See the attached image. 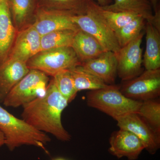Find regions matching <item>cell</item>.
<instances>
[{"mask_svg":"<svg viewBox=\"0 0 160 160\" xmlns=\"http://www.w3.org/2000/svg\"><path fill=\"white\" fill-rule=\"evenodd\" d=\"M69 103L58 90L52 79L44 96L23 106L22 118L39 131L67 142L71 140V136L63 127L62 114Z\"/></svg>","mask_w":160,"mask_h":160,"instance_id":"cell-1","label":"cell"},{"mask_svg":"<svg viewBox=\"0 0 160 160\" xmlns=\"http://www.w3.org/2000/svg\"><path fill=\"white\" fill-rule=\"evenodd\" d=\"M0 131L5 145L10 151L23 146H33L46 151L45 146L51 141L45 132L36 129L23 119L18 118L0 105Z\"/></svg>","mask_w":160,"mask_h":160,"instance_id":"cell-2","label":"cell"},{"mask_svg":"<svg viewBox=\"0 0 160 160\" xmlns=\"http://www.w3.org/2000/svg\"><path fill=\"white\" fill-rule=\"evenodd\" d=\"M87 105L97 109L116 120L132 113H137L142 102L125 96L120 86L107 85L97 90H91L86 96Z\"/></svg>","mask_w":160,"mask_h":160,"instance_id":"cell-3","label":"cell"},{"mask_svg":"<svg viewBox=\"0 0 160 160\" xmlns=\"http://www.w3.org/2000/svg\"><path fill=\"white\" fill-rule=\"evenodd\" d=\"M49 78L45 73L30 69L29 72L9 91L2 103L6 107L17 108L42 97L46 94Z\"/></svg>","mask_w":160,"mask_h":160,"instance_id":"cell-4","label":"cell"},{"mask_svg":"<svg viewBox=\"0 0 160 160\" xmlns=\"http://www.w3.org/2000/svg\"><path fill=\"white\" fill-rule=\"evenodd\" d=\"M30 69H36L48 76L80 66L81 62L71 47H64L41 51L26 63Z\"/></svg>","mask_w":160,"mask_h":160,"instance_id":"cell-5","label":"cell"},{"mask_svg":"<svg viewBox=\"0 0 160 160\" xmlns=\"http://www.w3.org/2000/svg\"><path fill=\"white\" fill-rule=\"evenodd\" d=\"M94 3L92 0L86 14L72 16V21L79 29L96 39L106 51L117 54L121 48L115 32L97 11Z\"/></svg>","mask_w":160,"mask_h":160,"instance_id":"cell-6","label":"cell"},{"mask_svg":"<svg viewBox=\"0 0 160 160\" xmlns=\"http://www.w3.org/2000/svg\"><path fill=\"white\" fill-rule=\"evenodd\" d=\"M120 90L126 97L135 101L157 98L160 95V69L146 70L137 77L124 82Z\"/></svg>","mask_w":160,"mask_h":160,"instance_id":"cell-7","label":"cell"},{"mask_svg":"<svg viewBox=\"0 0 160 160\" xmlns=\"http://www.w3.org/2000/svg\"><path fill=\"white\" fill-rule=\"evenodd\" d=\"M144 36L142 32L137 37L121 48L116 54L118 76L123 82L137 77L142 71V50L141 44Z\"/></svg>","mask_w":160,"mask_h":160,"instance_id":"cell-8","label":"cell"},{"mask_svg":"<svg viewBox=\"0 0 160 160\" xmlns=\"http://www.w3.org/2000/svg\"><path fill=\"white\" fill-rule=\"evenodd\" d=\"M116 121L120 129L131 132L136 136L150 154H155L159 149L160 137L137 113L126 115Z\"/></svg>","mask_w":160,"mask_h":160,"instance_id":"cell-9","label":"cell"},{"mask_svg":"<svg viewBox=\"0 0 160 160\" xmlns=\"http://www.w3.org/2000/svg\"><path fill=\"white\" fill-rule=\"evenodd\" d=\"M72 16L38 7L32 25L41 36L58 30L69 29L78 31L80 29L72 21Z\"/></svg>","mask_w":160,"mask_h":160,"instance_id":"cell-10","label":"cell"},{"mask_svg":"<svg viewBox=\"0 0 160 160\" xmlns=\"http://www.w3.org/2000/svg\"><path fill=\"white\" fill-rule=\"evenodd\" d=\"M109 152L118 158L138 159L145 149L142 142L131 132L120 129L112 134L109 140Z\"/></svg>","mask_w":160,"mask_h":160,"instance_id":"cell-11","label":"cell"},{"mask_svg":"<svg viewBox=\"0 0 160 160\" xmlns=\"http://www.w3.org/2000/svg\"><path fill=\"white\" fill-rule=\"evenodd\" d=\"M41 38L32 25L18 31L8 58L27 63L41 51Z\"/></svg>","mask_w":160,"mask_h":160,"instance_id":"cell-12","label":"cell"},{"mask_svg":"<svg viewBox=\"0 0 160 160\" xmlns=\"http://www.w3.org/2000/svg\"><path fill=\"white\" fill-rule=\"evenodd\" d=\"M80 66L107 85H113L116 79L117 57L112 52L105 51L98 57L84 62Z\"/></svg>","mask_w":160,"mask_h":160,"instance_id":"cell-13","label":"cell"},{"mask_svg":"<svg viewBox=\"0 0 160 160\" xmlns=\"http://www.w3.org/2000/svg\"><path fill=\"white\" fill-rule=\"evenodd\" d=\"M29 70L26 62L9 58L0 65V102Z\"/></svg>","mask_w":160,"mask_h":160,"instance_id":"cell-14","label":"cell"},{"mask_svg":"<svg viewBox=\"0 0 160 160\" xmlns=\"http://www.w3.org/2000/svg\"><path fill=\"white\" fill-rule=\"evenodd\" d=\"M7 0H0V65L9 56L17 35Z\"/></svg>","mask_w":160,"mask_h":160,"instance_id":"cell-15","label":"cell"},{"mask_svg":"<svg viewBox=\"0 0 160 160\" xmlns=\"http://www.w3.org/2000/svg\"><path fill=\"white\" fill-rule=\"evenodd\" d=\"M71 47L81 64L98 57L106 51L96 39L81 29L76 32Z\"/></svg>","mask_w":160,"mask_h":160,"instance_id":"cell-16","label":"cell"},{"mask_svg":"<svg viewBox=\"0 0 160 160\" xmlns=\"http://www.w3.org/2000/svg\"><path fill=\"white\" fill-rule=\"evenodd\" d=\"M146 47L143 64L146 70L160 69V31L152 23L146 22Z\"/></svg>","mask_w":160,"mask_h":160,"instance_id":"cell-17","label":"cell"},{"mask_svg":"<svg viewBox=\"0 0 160 160\" xmlns=\"http://www.w3.org/2000/svg\"><path fill=\"white\" fill-rule=\"evenodd\" d=\"M12 22L18 31L27 27L34 18L38 8V0H7Z\"/></svg>","mask_w":160,"mask_h":160,"instance_id":"cell-18","label":"cell"},{"mask_svg":"<svg viewBox=\"0 0 160 160\" xmlns=\"http://www.w3.org/2000/svg\"><path fill=\"white\" fill-rule=\"evenodd\" d=\"M102 7L106 10L116 12L135 13L151 23L154 19L151 4L149 0H114L110 5Z\"/></svg>","mask_w":160,"mask_h":160,"instance_id":"cell-19","label":"cell"},{"mask_svg":"<svg viewBox=\"0 0 160 160\" xmlns=\"http://www.w3.org/2000/svg\"><path fill=\"white\" fill-rule=\"evenodd\" d=\"M92 0H38V7L69 13L72 15L86 14Z\"/></svg>","mask_w":160,"mask_h":160,"instance_id":"cell-20","label":"cell"},{"mask_svg":"<svg viewBox=\"0 0 160 160\" xmlns=\"http://www.w3.org/2000/svg\"><path fill=\"white\" fill-rule=\"evenodd\" d=\"M77 91L97 90L104 88L107 84L97 77L86 71L81 66L69 69Z\"/></svg>","mask_w":160,"mask_h":160,"instance_id":"cell-21","label":"cell"},{"mask_svg":"<svg viewBox=\"0 0 160 160\" xmlns=\"http://www.w3.org/2000/svg\"><path fill=\"white\" fill-rule=\"evenodd\" d=\"M77 31L69 29L52 32L42 36L41 51L64 47H71L72 41Z\"/></svg>","mask_w":160,"mask_h":160,"instance_id":"cell-22","label":"cell"},{"mask_svg":"<svg viewBox=\"0 0 160 160\" xmlns=\"http://www.w3.org/2000/svg\"><path fill=\"white\" fill-rule=\"evenodd\" d=\"M137 113L160 137V103L152 99L142 102Z\"/></svg>","mask_w":160,"mask_h":160,"instance_id":"cell-23","label":"cell"},{"mask_svg":"<svg viewBox=\"0 0 160 160\" xmlns=\"http://www.w3.org/2000/svg\"><path fill=\"white\" fill-rule=\"evenodd\" d=\"M95 8L106 21L112 31H117L138 17L135 13L129 12H116L104 9L98 4L94 3Z\"/></svg>","mask_w":160,"mask_h":160,"instance_id":"cell-24","label":"cell"},{"mask_svg":"<svg viewBox=\"0 0 160 160\" xmlns=\"http://www.w3.org/2000/svg\"><path fill=\"white\" fill-rule=\"evenodd\" d=\"M146 22L142 17H138L115 32L116 38L121 48L126 46L141 34L145 28Z\"/></svg>","mask_w":160,"mask_h":160,"instance_id":"cell-25","label":"cell"},{"mask_svg":"<svg viewBox=\"0 0 160 160\" xmlns=\"http://www.w3.org/2000/svg\"><path fill=\"white\" fill-rule=\"evenodd\" d=\"M53 77L57 88L69 103L74 99L78 92L76 89L74 82L69 69L58 72Z\"/></svg>","mask_w":160,"mask_h":160,"instance_id":"cell-26","label":"cell"},{"mask_svg":"<svg viewBox=\"0 0 160 160\" xmlns=\"http://www.w3.org/2000/svg\"><path fill=\"white\" fill-rule=\"evenodd\" d=\"M92 1H94V0H92ZM95 1L97 2V4H98L99 6L104 7V6L110 5L112 0H95Z\"/></svg>","mask_w":160,"mask_h":160,"instance_id":"cell-27","label":"cell"},{"mask_svg":"<svg viewBox=\"0 0 160 160\" xmlns=\"http://www.w3.org/2000/svg\"><path fill=\"white\" fill-rule=\"evenodd\" d=\"M5 145V138L2 132L0 131V147Z\"/></svg>","mask_w":160,"mask_h":160,"instance_id":"cell-28","label":"cell"},{"mask_svg":"<svg viewBox=\"0 0 160 160\" xmlns=\"http://www.w3.org/2000/svg\"><path fill=\"white\" fill-rule=\"evenodd\" d=\"M159 0H150L151 2V5H152L153 6V9L154 10H156L158 8V2Z\"/></svg>","mask_w":160,"mask_h":160,"instance_id":"cell-29","label":"cell"},{"mask_svg":"<svg viewBox=\"0 0 160 160\" xmlns=\"http://www.w3.org/2000/svg\"><path fill=\"white\" fill-rule=\"evenodd\" d=\"M53 160H66L65 159L63 158H57L54 159Z\"/></svg>","mask_w":160,"mask_h":160,"instance_id":"cell-30","label":"cell"}]
</instances>
